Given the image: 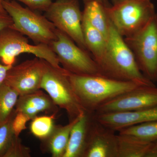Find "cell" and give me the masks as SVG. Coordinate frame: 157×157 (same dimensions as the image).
Instances as JSON below:
<instances>
[{
  "instance_id": "obj_1",
  "label": "cell",
  "mask_w": 157,
  "mask_h": 157,
  "mask_svg": "<svg viewBox=\"0 0 157 157\" xmlns=\"http://www.w3.org/2000/svg\"><path fill=\"white\" fill-rule=\"evenodd\" d=\"M98 64L104 76L143 86H155L141 73L132 51L111 22L106 48Z\"/></svg>"
},
{
  "instance_id": "obj_2",
  "label": "cell",
  "mask_w": 157,
  "mask_h": 157,
  "mask_svg": "<svg viewBox=\"0 0 157 157\" xmlns=\"http://www.w3.org/2000/svg\"><path fill=\"white\" fill-rule=\"evenodd\" d=\"M73 89L86 112L94 113L104 103L140 86L104 75H78L70 73Z\"/></svg>"
},
{
  "instance_id": "obj_3",
  "label": "cell",
  "mask_w": 157,
  "mask_h": 157,
  "mask_svg": "<svg viewBox=\"0 0 157 157\" xmlns=\"http://www.w3.org/2000/svg\"><path fill=\"white\" fill-rule=\"evenodd\" d=\"M2 4L12 20L11 29L27 36L36 44L49 45L57 39L56 28L45 15L14 0H2Z\"/></svg>"
},
{
  "instance_id": "obj_4",
  "label": "cell",
  "mask_w": 157,
  "mask_h": 157,
  "mask_svg": "<svg viewBox=\"0 0 157 157\" xmlns=\"http://www.w3.org/2000/svg\"><path fill=\"white\" fill-rule=\"evenodd\" d=\"M69 74L70 72L62 67H55L45 60L41 87L57 106L64 109L67 113L69 122H71L86 111L74 91Z\"/></svg>"
},
{
  "instance_id": "obj_5",
  "label": "cell",
  "mask_w": 157,
  "mask_h": 157,
  "mask_svg": "<svg viewBox=\"0 0 157 157\" xmlns=\"http://www.w3.org/2000/svg\"><path fill=\"white\" fill-rule=\"evenodd\" d=\"M106 10L116 30L125 38L143 29L156 13L151 0H123L107 5Z\"/></svg>"
},
{
  "instance_id": "obj_6",
  "label": "cell",
  "mask_w": 157,
  "mask_h": 157,
  "mask_svg": "<svg viewBox=\"0 0 157 157\" xmlns=\"http://www.w3.org/2000/svg\"><path fill=\"white\" fill-rule=\"evenodd\" d=\"M124 39L144 76L157 82V13L143 29Z\"/></svg>"
},
{
  "instance_id": "obj_7",
  "label": "cell",
  "mask_w": 157,
  "mask_h": 157,
  "mask_svg": "<svg viewBox=\"0 0 157 157\" xmlns=\"http://www.w3.org/2000/svg\"><path fill=\"white\" fill-rule=\"evenodd\" d=\"M57 39L49 44L62 67L78 75H104L98 63L67 34L56 29Z\"/></svg>"
},
{
  "instance_id": "obj_8",
  "label": "cell",
  "mask_w": 157,
  "mask_h": 157,
  "mask_svg": "<svg viewBox=\"0 0 157 157\" xmlns=\"http://www.w3.org/2000/svg\"><path fill=\"white\" fill-rule=\"evenodd\" d=\"M23 53L32 54L55 67H61L49 45H31L24 35L10 27L0 31V60L3 64L13 66L16 57Z\"/></svg>"
},
{
  "instance_id": "obj_9",
  "label": "cell",
  "mask_w": 157,
  "mask_h": 157,
  "mask_svg": "<svg viewBox=\"0 0 157 157\" xmlns=\"http://www.w3.org/2000/svg\"><path fill=\"white\" fill-rule=\"evenodd\" d=\"M45 16L56 29L67 34L80 48L87 50L82 34L83 13L78 0H56L45 11Z\"/></svg>"
},
{
  "instance_id": "obj_10",
  "label": "cell",
  "mask_w": 157,
  "mask_h": 157,
  "mask_svg": "<svg viewBox=\"0 0 157 157\" xmlns=\"http://www.w3.org/2000/svg\"><path fill=\"white\" fill-rule=\"evenodd\" d=\"M45 60L39 58L27 60L8 71L4 83L11 86L19 96L41 89Z\"/></svg>"
},
{
  "instance_id": "obj_11",
  "label": "cell",
  "mask_w": 157,
  "mask_h": 157,
  "mask_svg": "<svg viewBox=\"0 0 157 157\" xmlns=\"http://www.w3.org/2000/svg\"><path fill=\"white\" fill-rule=\"evenodd\" d=\"M156 106L157 87L155 85L143 86L104 103L94 113L126 112Z\"/></svg>"
},
{
  "instance_id": "obj_12",
  "label": "cell",
  "mask_w": 157,
  "mask_h": 157,
  "mask_svg": "<svg viewBox=\"0 0 157 157\" xmlns=\"http://www.w3.org/2000/svg\"><path fill=\"white\" fill-rule=\"evenodd\" d=\"M93 118L82 157H117V135Z\"/></svg>"
},
{
  "instance_id": "obj_13",
  "label": "cell",
  "mask_w": 157,
  "mask_h": 157,
  "mask_svg": "<svg viewBox=\"0 0 157 157\" xmlns=\"http://www.w3.org/2000/svg\"><path fill=\"white\" fill-rule=\"evenodd\" d=\"M93 117L98 122L118 132L131 126L157 121V106L126 112L94 113Z\"/></svg>"
},
{
  "instance_id": "obj_14",
  "label": "cell",
  "mask_w": 157,
  "mask_h": 157,
  "mask_svg": "<svg viewBox=\"0 0 157 157\" xmlns=\"http://www.w3.org/2000/svg\"><path fill=\"white\" fill-rule=\"evenodd\" d=\"M15 109L17 112L25 113L32 120L41 112L56 115L59 107L48 94L39 90L35 92L19 96Z\"/></svg>"
},
{
  "instance_id": "obj_15",
  "label": "cell",
  "mask_w": 157,
  "mask_h": 157,
  "mask_svg": "<svg viewBox=\"0 0 157 157\" xmlns=\"http://www.w3.org/2000/svg\"><path fill=\"white\" fill-rule=\"evenodd\" d=\"M92 120L93 113L87 112L78 118L71 130L63 157H82Z\"/></svg>"
},
{
  "instance_id": "obj_16",
  "label": "cell",
  "mask_w": 157,
  "mask_h": 157,
  "mask_svg": "<svg viewBox=\"0 0 157 157\" xmlns=\"http://www.w3.org/2000/svg\"><path fill=\"white\" fill-rule=\"evenodd\" d=\"M79 117L69 122L66 125H55L50 135L42 140V150L49 153L52 157H63L67 147L71 130Z\"/></svg>"
},
{
  "instance_id": "obj_17",
  "label": "cell",
  "mask_w": 157,
  "mask_h": 157,
  "mask_svg": "<svg viewBox=\"0 0 157 157\" xmlns=\"http://www.w3.org/2000/svg\"><path fill=\"white\" fill-rule=\"evenodd\" d=\"M84 2L83 17L86 18L93 26L100 31L107 39L110 21L106 12L107 5L106 2L92 0Z\"/></svg>"
},
{
  "instance_id": "obj_18",
  "label": "cell",
  "mask_w": 157,
  "mask_h": 157,
  "mask_svg": "<svg viewBox=\"0 0 157 157\" xmlns=\"http://www.w3.org/2000/svg\"><path fill=\"white\" fill-rule=\"evenodd\" d=\"M82 25L86 49L91 52L94 59L98 63L105 51L107 39L100 31L93 26L83 17Z\"/></svg>"
},
{
  "instance_id": "obj_19",
  "label": "cell",
  "mask_w": 157,
  "mask_h": 157,
  "mask_svg": "<svg viewBox=\"0 0 157 157\" xmlns=\"http://www.w3.org/2000/svg\"><path fill=\"white\" fill-rule=\"evenodd\" d=\"M151 143L118 134L117 157H146Z\"/></svg>"
},
{
  "instance_id": "obj_20",
  "label": "cell",
  "mask_w": 157,
  "mask_h": 157,
  "mask_svg": "<svg viewBox=\"0 0 157 157\" xmlns=\"http://www.w3.org/2000/svg\"><path fill=\"white\" fill-rule=\"evenodd\" d=\"M120 135L152 142L157 140V121L131 126L118 131Z\"/></svg>"
},
{
  "instance_id": "obj_21",
  "label": "cell",
  "mask_w": 157,
  "mask_h": 157,
  "mask_svg": "<svg viewBox=\"0 0 157 157\" xmlns=\"http://www.w3.org/2000/svg\"><path fill=\"white\" fill-rule=\"evenodd\" d=\"M19 94L11 86L0 84V123L8 119L14 110Z\"/></svg>"
},
{
  "instance_id": "obj_22",
  "label": "cell",
  "mask_w": 157,
  "mask_h": 157,
  "mask_svg": "<svg viewBox=\"0 0 157 157\" xmlns=\"http://www.w3.org/2000/svg\"><path fill=\"white\" fill-rule=\"evenodd\" d=\"M56 115L36 116L32 120L30 129L32 134L42 140L50 135L54 128Z\"/></svg>"
},
{
  "instance_id": "obj_23",
  "label": "cell",
  "mask_w": 157,
  "mask_h": 157,
  "mask_svg": "<svg viewBox=\"0 0 157 157\" xmlns=\"http://www.w3.org/2000/svg\"><path fill=\"white\" fill-rule=\"evenodd\" d=\"M15 113L14 109L8 119L0 123V157H4L14 138L11 124Z\"/></svg>"
},
{
  "instance_id": "obj_24",
  "label": "cell",
  "mask_w": 157,
  "mask_h": 157,
  "mask_svg": "<svg viewBox=\"0 0 157 157\" xmlns=\"http://www.w3.org/2000/svg\"><path fill=\"white\" fill-rule=\"evenodd\" d=\"M30 149L23 144L19 136L14 135L4 157H30Z\"/></svg>"
},
{
  "instance_id": "obj_25",
  "label": "cell",
  "mask_w": 157,
  "mask_h": 157,
  "mask_svg": "<svg viewBox=\"0 0 157 157\" xmlns=\"http://www.w3.org/2000/svg\"><path fill=\"white\" fill-rule=\"evenodd\" d=\"M30 118L22 112L16 111V113L13 118L11 124L12 131L14 135L19 136L21 133L27 128L26 124L31 121Z\"/></svg>"
},
{
  "instance_id": "obj_26",
  "label": "cell",
  "mask_w": 157,
  "mask_h": 157,
  "mask_svg": "<svg viewBox=\"0 0 157 157\" xmlns=\"http://www.w3.org/2000/svg\"><path fill=\"white\" fill-rule=\"evenodd\" d=\"M19 1L28 6V8L36 11H45L52 3V0H14Z\"/></svg>"
},
{
  "instance_id": "obj_27",
  "label": "cell",
  "mask_w": 157,
  "mask_h": 157,
  "mask_svg": "<svg viewBox=\"0 0 157 157\" xmlns=\"http://www.w3.org/2000/svg\"><path fill=\"white\" fill-rule=\"evenodd\" d=\"M13 23L11 17L7 13L0 12V31L9 27Z\"/></svg>"
},
{
  "instance_id": "obj_28",
  "label": "cell",
  "mask_w": 157,
  "mask_h": 157,
  "mask_svg": "<svg viewBox=\"0 0 157 157\" xmlns=\"http://www.w3.org/2000/svg\"><path fill=\"white\" fill-rule=\"evenodd\" d=\"M12 66L2 64L0 62V84L4 82L8 71Z\"/></svg>"
},
{
  "instance_id": "obj_29",
  "label": "cell",
  "mask_w": 157,
  "mask_h": 157,
  "mask_svg": "<svg viewBox=\"0 0 157 157\" xmlns=\"http://www.w3.org/2000/svg\"><path fill=\"white\" fill-rule=\"evenodd\" d=\"M146 157H157V140L151 142Z\"/></svg>"
},
{
  "instance_id": "obj_30",
  "label": "cell",
  "mask_w": 157,
  "mask_h": 157,
  "mask_svg": "<svg viewBox=\"0 0 157 157\" xmlns=\"http://www.w3.org/2000/svg\"><path fill=\"white\" fill-rule=\"evenodd\" d=\"M2 2V0H0V12L7 13L6 11H5V9H4V8H3Z\"/></svg>"
},
{
  "instance_id": "obj_31",
  "label": "cell",
  "mask_w": 157,
  "mask_h": 157,
  "mask_svg": "<svg viewBox=\"0 0 157 157\" xmlns=\"http://www.w3.org/2000/svg\"><path fill=\"white\" fill-rule=\"evenodd\" d=\"M122 1H123V0H112L113 4H117V3L120 2H121Z\"/></svg>"
},
{
  "instance_id": "obj_32",
  "label": "cell",
  "mask_w": 157,
  "mask_h": 157,
  "mask_svg": "<svg viewBox=\"0 0 157 157\" xmlns=\"http://www.w3.org/2000/svg\"><path fill=\"white\" fill-rule=\"evenodd\" d=\"M92 1V0H83L84 2H87V1ZM98 1H105V0H98Z\"/></svg>"
}]
</instances>
